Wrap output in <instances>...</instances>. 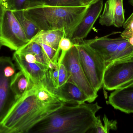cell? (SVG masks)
I'll list each match as a JSON object with an SVG mask.
<instances>
[{
  "instance_id": "1",
  "label": "cell",
  "mask_w": 133,
  "mask_h": 133,
  "mask_svg": "<svg viewBox=\"0 0 133 133\" xmlns=\"http://www.w3.org/2000/svg\"><path fill=\"white\" fill-rule=\"evenodd\" d=\"M102 107L97 102L63 105L35 125L29 132L85 133L94 129L96 114Z\"/></svg>"
},
{
  "instance_id": "2",
  "label": "cell",
  "mask_w": 133,
  "mask_h": 133,
  "mask_svg": "<svg viewBox=\"0 0 133 133\" xmlns=\"http://www.w3.org/2000/svg\"><path fill=\"white\" fill-rule=\"evenodd\" d=\"M64 104L60 100L43 103L37 97L34 86L16 101L0 122V133H29L37 123Z\"/></svg>"
},
{
  "instance_id": "3",
  "label": "cell",
  "mask_w": 133,
  "mask_h": 133,
  "mask_svg": "<svg viewBox=\"0 0 133 133\" xmlns=\"http://www.w3.org/2000/svg\"><path fill=\"white\" fill-rule=\"evenodd\" d=\"M89 5L64 7L38 4L24 11L41 30H60L64 32L65 36L70 39Z\"/></svg>"
},
{
  "instance_id": "4",
  "label": "cell",
  "mask_w": 133,
  "mask_h": 133,
  "mask_svg": "<svg viewBox=\"0 0 133 133\" xmlns=\"http://www.w3.org/2000/svg\"><path fill=\"white\" fill-rule=\"evenodd\" d=\"M78 50L79 61L88 82L97 93L103 86L105 62L100 54L84 42L74 44Z\"/></svg>"
},
{
  "instance_id": "5",
  "label": "cell",
  "mask_w": 133,
  "mask_h": 133,
  "mask_svg": "<svg viewBox=\"0 0 133 133\" xmlns=\"http://www.w3.org/2000/svg\"><path fill=\"white\" fill-rule=\"evenodd\" d=\"M29 42L12 10L2 5L0 20V44L15 51Z\"/></svg>"
},
{
  "instance_id": "6",
  "label": "cell",
  "mask_w": 133,
  "mask_h": 133,
  "mask_svg": "<svg viewBox=\"0 0 133 133\" xmlns=\"http://www.w3.org/2000/svg\"><path fill=\"white\" fill-rule=\"evenodd\" d=\"M133 82V55L116 60L106 66L103 77V86L113 91Z\"/></svg>"
},
{
  "instance_id": "7",
  "label": "cell",
  "mask_w": 133,
  "mask_h": 133,
  "mask_svg": "<svg viewBox=\"0 0 133 133\" xmlns=\"http://www.w3.org/2000/svg\"><path fill=\"white\" fill-rule=\"evenodd\" d=\"M16 73L15 66L10 57H0V122L17 100L11 87Z\"/></svg>"
},
{
  "instance_id": "8",
  "label": "cell",
  "mask_w": 133,
  "mask_h": 133,
  "mask_svg": "<svg viewBox=\"0 0 133 133\" xmlns=\"http://www.w3.org/2000/svg\"><path fill=\"white\" fill-rule=\"evenodd\" d=\"M61 63H63L67 70L68 82L77 86L90 98V103L98 97L87 79L79 61L78 50L76 45L66 52Z\"/></svg>"
},
{
  "instance_id": "9",
  "label": "cell",
  "mask_w": 133,
  "mask_h": 133,
  "mask_svg": "<svg viewBox=\"0 0 133 133\" xmlns=\"http://www.w3.org/2000/svg\"><path fill=\"white\" fill-rule=\"evenodd\" d=\"M104 7L103 0H99L89 5L83 19L74 32L71 40L74 44L84 40L101 14Z\"/></svg>"
},
{
  "instance_id": "10",
  "label": "cell",
  "mask_w": 133,
  "mask_h": 133,
  "mask_svg": "<svg viewBox=\"0 0 133 133\" xmlns=\"http://www.w3.org/2000/svg\"><path fill=\"white\" fill-rule=\"evenodd\" d=\"M90 40H84V42L98 52L102 57L106 66L114 61L119 45L123 37L109 38V36L115 33Z\"/></svg>"
},
{
  "instance_id": "11",
  "label": "cell",
  "mask_w": 133,
  "mask_h": 133,
  "mask_svg": "<svg viewBox=\"0 0 133 133\" xmlns=\"http://www.w3.org/2000/svg\"><path fill=\"white\" fill-rule=\"evenodd\" d=\"M123 1L107 0L99 17L101 25L118 28L123 26L125 21Z\"/></svg>"
},
{
  "instance_id": "12",
  "label": "cell",
  "mask_w": 133,
  "mask_h": 133,
  "mask_svg": "<svg viewBox=\"0 0 133 133\" xmlns=\"http://www.w3.org/2000/svg\"><path fill=\"white\" fill-rule=\"evenodd\" d=\"M51 93L65 104L77 105L86 102L90 103V98L80 89L68 81L62 86L53 89Z\"/></svg>"
},
{
  "instance_id": "13",
  "label": "cell",
  "mask_w": 133,
  "mask_h": 133,
  "mask_svg": "<svg viewBox=\"0 0 133 133\" xmlns=\"http://www.w3.org/2000/svg\"><path fill=\"white\" fill-rule=\"evenodd\" d=\"M108 102L116 110L127 114L133 113V82L115 90L109 95Z\"/></svg>"
},
{
  "instance_id": "14",
  "label": "cell",
  "mask_w": 133,
  "mask_h": 133,
  "mask_svg": "<svg viewBox=\"0 0 133 133\" xmlns=\"http://www.w3.org/2000/svg\"><path fill=\"white\" fill-rule=\"evenodd\" d=\"M13 59L18 68L26 74L34 86H41L48 66L37 63L28 62L16 52L13 54Z\"/></svg>"
},
{
  "instance_id": "15",
  "label": "cell",
  "mask_w": 133,
  "mask_h": 133,
  "mask_svg": "<svg viewBox=\"0 0 133 133\" xmlns=\"http://www.w3.org/2000/svg\"><path fill=\"white\" fill-rule=\"evenodd\" d=\"M63 36H65L64 32L60 30H40L30 41L44 44L57 50Z\"/></svg>"
},
{
  "instance_id": "16",
  "label": "cell",
  "mask_w": 133,
  "mask_h": 133,
  "mask_svg": "<svg viewBox=\"0 0 133 133\" xmlns=\"http://www.w3.org/2000/svg\"><path fill=\"white\" fill-rule=\"evenodd\" d=\"M28 77L20 71L16 73L11 83V87L17 100L34 86Z\"/></svg>"
},
{
  "instance_id": "17",
  "label": "cell",
  "mask_w": 133,
  "mask_h": 133,
  "mask_svg": "<svg viewBox=\"0 0 133 133\" xmlns=\"http://www.w3.org/2000/svg\"><path fill=\"white\" fill-rule=\"evenodd\" d=\"M12 11L22 26L27 39L30 41L41 30L26 16L24 10H16Z\"/></svg>"
},
{
  "instance_id": "18",
  "label": "cell",
  "mask_w": 133,
  "mask_h": 133,
  "mask_svg": "<svg viewBox=\"0 0 133 133\" xmlns=\"http://www.w3.org/2000/svg\"><path fill=\"white\" fill-rule=\"evenodd\" d=\"M16 52L19 54L29 53L34 55L38 64L48 66V62L41 46L38 43L30 41L28 43Z\"/></svg>"
},
{
  "instance_id": "19",
  "label": "cell",
  "mask_w": 133,
  "mask_h": 133,
  "mask_svg": "<svg viewBox=\"0 0 133 133\" xmlns=\"http://www.w3.org/2000/svg\"><path fill=\"white\" fill-rule=\"evenodd\" d=\"M38 4L64 7H77L84 5L83 0H43Z\"/></svg>"
},
{
  "instance_id": "20",
  "label": "cell",
  "mask_w": 133,
  "mask_h": 133,
  "mask_svg": "<svg viewBox=\"0 0 133 133\" xmlns=\"http://www.w3.org/2000/svg\"><path fill=\"white\" fill-rule=\"evenodd\" d=\"M35 90L37 97L43 103L49 104L59 100L42 86H35Z\"/></svg>"
},
{
  "instance_id": "21",
  "label": "cell",
  "mask_w": 133,
  "mask_h": 133,
  "mask_svg": "<svg viewBox=\"0 0 133 133\" xmlns=\"http://www.w3.org/2000/svg\"><path fill=\"white\" fill-rule=\"evenodd\" d=\"M2 5L12 11L25 10L29 7V0H2Z\"/></svg>"
},
{
  "instance_id": "22",
  "label": "cell",
  "mask_w": 133,
  "mask_h": 133,
  "mask_svg": "<svg viewBox=\"0 0 133 133\" xmlns=\"http://www.w3.org/2000/svg\"><path fill=\"white\" fill-rule=\"evenodd\" d=\"M74 45V44L70 38L63 36L61 39L58 45V48L61 51L58 62L61 63L66 52L70 50Z\"/></svg>"
},
{
  "instance_id": "23",
  "label": "cell",
  "mask_w": 133,
  "mask_h": 133,
  "mask_svg": "<svg viewBox=\"0 0 133 133\" xmlns=\"http://www.w3.org/2000/svg\"><path fill=\"white\" fill-rule=\"evenodd\" d=\"M124 30L121 34V37L128 39L133 36V12L125 21L123 26Z\"/></svg>"
},
{
  "instance_id": "24",
  "label": "cell",
  "mask_w": 133,
  "mask_h": 133,
  "mask_svg": "<svg viewBox=\"0 0 133 133\" xmlns=\"http://www.w3.org/2000/svg\"><path fill=\"white\" fill-rule=\"evenodd\" d=\"M58 63H59V72H58V86L59 87L63 86L67 82L68 76L67 70L64 65L62 63L58 62Z\"/></svg>"
},
{
  "instance_id": "25",
  "label": "cell",
  "mask_w": 133,
  "mask_h": 133,
  "mask_svg": "<svg viewBox=\"0 0 133 133\" xmlns=\"http://www.w3.org/2000/svg\"><path fill=\"white\" fill-rule=\"evenodd\" d=\"M104 121V130L105 133H109L111 130H116L117 129V122L116 121L109 120L105 115L103 118Z\"/></svg>"
},
{
  "instance_id": "26",
  "label": "cell",
  "mask_w": 133,
  "mask_h": 133,
  "mask_svg": "<svg viewBox=\"0 0 133 133\" xmlns=\"http://www.w3.org/2000/svg\"><path fill=\"white\" fill-rule=\"evenodd\" d=\"M94 130H95V132L96 133H105L104 125L102 123L101 118L99 116H96Z\"/></svg>"
},
{
  "instance_id": "27",
  "label": "cell",
  "mask_w": 133,
  "mask_h": 133,
  "mask_svg": "<svg viewBox=\"0 0 133 133\" xmlns=\"http://www.w3.org/2000/svg\"><path fill=\"white\" fill-rule=\"evenodd\" d=\"M99 0H84L83 3L84 5H90L97 2Z\"/></svg>"
},
{
  "instance_id": "28",
  "label": "cell",
  "mask_w": 133,
  "mask_h": 133,
  "mask_svg": "<svg viewBox=\"0 0 133 133\" xmlns=\"http://www.w3.org/2000/svg\"><path fill=\"white\" fill-rule=\"evenodd\" d=\"M42 1L43 0H29V7L31 5L38 4Z\"/></svg>"
},
{
  "instance_id": "29",
  "label": "cell",
  "mask_w": 133,
  "mask_h": 133,
  "mask_svg": "<svg viewBox=\"0 0 133 133\" xmlns=\"http://www.w3.org/2000/svg\"><path fill=\"white\" fill-rule=\"evenodd\" d=\"M2 0H0V20H1V15L2 8ZM2 45L0 44V49H1V47Z\"/></svg>"
},
{
  "instance_id": "30",
  "label": "cell",
  "mask_w": 133,
  "mask_h": 133,
  "mask_svg": "<svg viewBox=\"0 0 133 133\" xmlns=\"http://www.w3.org/2000/svg\"><path fill=\"white\" fill-rule=\"evenodd\" d=\"M127 40L129 41L130 43L133 47V36L131 37L130 38H129V39H127Z\"/></svg>"
},
{
  "instance_id": "31",
  "label": "cell",
  "mask_w": 133,
  "mask_h": 133,
  "mask_svg": "<svg viewBox=\"0 0 133 133\" xmlns=\"http://www.w3.org/2000/svg\"><path fill=\"white\" fill-rule=\"evenodd\" d=\"M129 2L130 5L133 6V0H129Z\"/></svg>"
},
{
  "instance_id": "32",
  "label": "cell",
  "mask_w": 133,
  "mask_h": 133,
  "mask_svg": "<svg viewBox=\"0 0 133 133\" xmlns=\"http://www.w3.org/2000/svg\"><path fill=\"white\" fill-rule=\"evenodd\" d=\"M83 1H84V0H83ZM83 4H84V3H83Z\"/></svg>"
}]
</instances>
